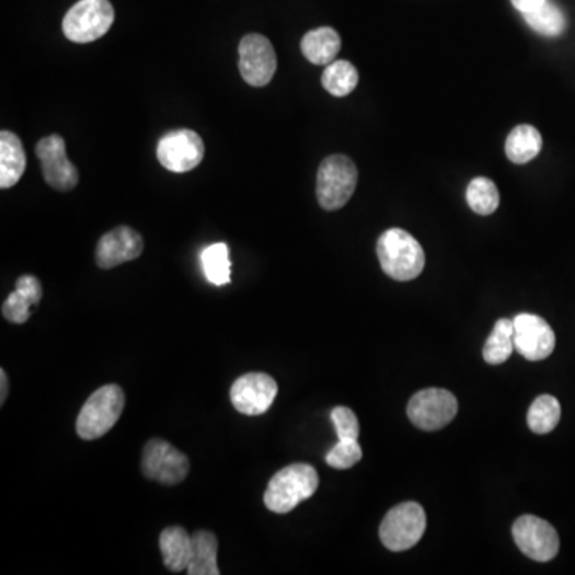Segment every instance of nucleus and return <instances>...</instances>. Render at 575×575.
Segmentation results:
<instances>
[{"mask_svg": "<svg viewBox=\"0 0 575 575\" xmlns=\"http://www.w3.org/2000/svg\"><path fill=\"white\" fill-rule=\"evenodd\" d=\"M319 473L309 463L285 467L268 481L264 504L274 514L285 515L295 510L319 490Z\"/></svg>", "mask_w": 575, "mask_h": 575, "instance_id": "f257e3e1", "label": "nucleus"}, {"mask_svg": "<svg viewBox=\"0 0 575 575\" xmlns=\"http://www.w3.org/2000/svg\"><path fill=\"white\" fill-rule=\"evenodd\" d=\"M378 257L382 271L396 281L419 277L425 267L421 243L403 229H389L379 237Z\"/></svg>", "mask_w": 575, "mask_h": 575, "instance_id": "f03ea898", "label": "nucleus"}, {"mask_svg": "<svg viewBox=\"0 0 575 575\" xmlns=\"http://www.w3.org/2000/svg\"><path fill=\"white\" fill-rule=\"evenodd\" d=\"M125 407V393L115 383L101 387L87 400L77 417L76 430L82 440L104 437L120 419Z\"/></svg>", "mask_w": 575, "mask_h": 575, "instance_id": "7ed1b4c3", "label": "nucleus"}, {"mask_svg": "<svg viewBox=\"0 0 575 575\" xmlns=\"http://www.w3.org/2000/svg\"><path fill=\"white\" fill-rule=\"evenodd\" d=\"M358 170L347 156H330L317 174V198L326 211L343 208L357 189Z\"/></svg>", "mask_w": 575, "mask_h": 575, "instance_id": "20e7f679", "label": "nucleus"}, {"mask_svg": "<svg viewBox=\"0 0 575 575\" xmlns=\"http://www.w3.org/2000/svg\"><path fill=\"white\" fill-rule=\"evenodd\" d=\"M114 19L110 0H79L62 20V33L74 44H90L110 33Z\"/></svg>", "mask_w": 575, "mask_h": 575, "instance_id": "39448f33", "label": "nucleus"}, {"mask_svg": "<svg viewBox=\"0 0 575 575\" xmlns=\"http://www.w3.org/2000/svg\"><path fill=\"white\" fill-rule=\"evenodd\" d=\"M427 528L424 508L417 502L396 505L383 518L379 536L392 552H404L419 543Z\"/></svg>", "mask_w": 575, "mask_h": 575, "instance_id": "423d86ee", "label": "nucleus"}, {"mask_svg": "<svg viewBox=\"0 0 575 575\" xmlns=\"http://www.w3.org/2000/svg\"><path fill=\"white\" fill-rule=\"evenodd\" d=\"M205 157L202 136L194 130L181 128L169 131L157 145V159L163 169L173 173H187L197 169Z\"/></svg>", "mask_w": 575, "mask_h": 575, "instance_id": "0eeeda50", "label": "nucleus"}, {"mask_svg": "<svg viewBox=\"0 0 575 575\" xmlns=\"http://www.w3.org/2000/svg\"><path fill=\"white\" fill-rule=\"evenodd\" d=\"M458 410V400L449 390L425 389L411 399L407 416L417 428L434 432L451 424Z\"/></svg>", "mask_w": 575, "mask_h": 575, "instance_id": "6e6552de", "label": "nucleus"}, {"mask_svg": "<svg viewBox=\"0 0 575 575\" xmlns=\"http://www.w3.org/2000/svg\"><path fill=\"white\" fill-rule=\"evenodd\" d=\"M142 473L157 483L180 484L189 473V459L169 441L153 438L142 449Z\"/></svg>", "mask_w": 575, "mask_h": 575, "instance_id": "1a4fd4ad", "label": "nucleus"}, {"mask_svg": "<svg viewBox=\"0 0 575 575\" xmlns=\"http://www.w3.org/2000/svg\"><path fill=\"white\" fill-rule=\"evenodd\" d=\"M239 69L251 87H266L277 72V55L263 34H249L239 45Z\"/></svg>", "mask_w": 575, "mask_h": 575, "instance_id": "9d476101", "label": "nucleus"}, {"mask_svg": "<svg viewBox=\"0 0 575 575\" xmlns=\"http://www.w3.org/2000/svg\"><path fill=\"white\" fill-rule=\"evenodd\" d=\"M36 153L41 160L45 183L59 192L74 189L79 184V172L66 153L62 136L50 135L37 142Z\"/></svg>", "mask_w": 575, "mask_h": 575, "instance_id": "9b49d317", "label": "nucleus"}, {"mask_svg": "<svg viewBox=\"0 0 575 575\" xmlns=\"http://www.w3.org/2000/svg\"><path fill=\"white\" fill-rule=\"evenodd\" d=\"M514 539L518 549L531 560L547 563L560 552L556 529L545 519L525 515L514 525Z\"/></svg>", "mask_w": 575, "mask_h": 575, "instance_id": "f8f14e48", "label": "nucleus"}, {"mask_svg": "<svg viewBox=\"0 0 575 575\" xmlns=\"http://www.w3.org/2000/svg\"><path fill=\"white\" fill-rule=\"evenodd\" d=\"M278 386L264 372L240 376L230 389V402L245 416H261L277 399Z\"/></svg>", "mask_w": 575, "mask_h": 575, "instance_id": "ddd939ff", "label": "nucleus"}, {"mask_svg": "<svg viewBox=\"0 0 575 575\" xmlns=\"http://www.w3.org/2000/svg\"><path fill=\"white\" fill-rule=\"evenodd\" d=\"M515 350L529 361H542L555 350L556 336L552 326L534 313H519L514 319Z\"/></svg>", "mask_w": 575, "mask_h": 575, "instance_id": "4468645a", "label": "nucleus"}, {"mask_svg": "<svg viewBox=\"0 0 575 575\" xmlns=\"http://www.w3.org/2000/svg\"><path fill=\"white\" fill-rule=\"evenodd\" d=\"M145 250L142 237L128 226H118L97 242L95 256L101 268H114L138 260Z\"/></svg>", "mask_w": 575, "mask_h": 575, "instance_id": "2eb2a0df", "label": "nucleus"}, {"mask_svg": "<svg viewBox=\"0 0 575 575\" xmlns=\"http://www.w3.org/2000/svg\"><path fill=\"white\" fill-rule=\"evenodd\" d=\"M44 291L41 281L34 275H23L16 280V289L5 299L2 315L7 322L23 325L30 320L31 307L41 302Z\"/></svg>", "mask_w": 575, "mask_h": 575, "instance_id": "dca6fc26", "label": "nucleus"}, {"mask_svg": "<svg viewBox=\"0 0 575 575\" xmlns=\"http://www.w3.org/2000/svg\"><path fill=\"white\" fill-rule=\"evenodd\" d=\"M26 163V152L19 136L3 130L0 134V187L10 189L20 183Z\"/></svg>", "mask_w": 575, "mask_h": 575, "instance_id": "f3484780", "label": "nucleus"}, {"mask_svg": "<svg viewBox=\"0 0 575 575\" xmlns=\"http://www.w3.org/2000/svg\"><path fill=\"white\" fill-rule=\"evenodd\" d=\"M159 545L166 570L172 573L187 571L192 557V536L186 529L181 526L163 529Z\"/></svg>", "mask_w": 575, "mask_h": 575, "instance_id": "a211bd4d", "label": "nucleus"}, {"mask_svg": "<svg viewBox=\"0 0 575 575\" xmlns=\"http://www.w3.org/2000/svg\"><path fill=\"white\" fill-rule=\"evenodd\" d=\"M341 37L333 27H319L309 31L301 41V50L307 61L317 66H327L336 61L341 51Z\"/></svg>", "mask_w": 575, "mask_h": 575, "instance_id": "6ab92c4d", "label": "nucleus"}, {"mask_svg": "<svg viewBox=\"0 0 575 575\" xmlns=\"http://www.w3.org/2000/svg\"><path fill=\"white\" fill-rule=\"evenodd\" d=\"M189 575H219L218 539L210 531H197L192 534V557Z\"/></svg>", "mask_w": 575, "mask_h": 575, "instance_id": "aec40b11", "label": "nucleus"}, {"mask_svg": "<svg viewBox=\"0 0 575 575\" xmlns=\"http://www.w3.org/2000/svg\"><path fill=\"white\" fill-rule=\"evenodd\" d=\"M542 146V135L537 128L531 127V125H519L508 135L507 141H505V153L511 162L517 163V165H525L539 156Z\"/></svg>", "mask_w": 575, "mask_h": 575, "instance_id": "412c9836", "label": "nucleus"}, {"mask_svg": "<svg viewBox=\"0 0 575 575\" xmlns=\"http://www.w3.org/2000/svg\"><path fill=\"white\" fill-rule=\"evenodd\" d=\"M515 350L514 320L501 319L494 325L493 333L487 337L483 348V358L486 364L501 365L510 358Z\"/></svg>", "mask_w": 575, "mask_h": 575, "instance_id": "4be33fe9", "label": "nucleus"}, {"mask_svg": "<svg viewBox=\"0 0 575 575\" xmlns=\"http://www.w3.org/2000/svg\"><path fill=\"white\" fill-rule=\"evenodd\" d=\"M358 71L352 62L336 59L326 66L322 76V85L330 95L343 97L350 95L358 85Z\"/></svg>", "mask_w": 575, "mask_h": 575, "instance_id": "5701e85b", "label": "nucleus"}, {"mask_svg": "<svg viewBox=\"0 0 575 575\" xmlns=\"http://www.w3.org/2000/svg\"><path fill=\"white\" fill-rule=\"evenodd\" d=\"M522 16H525L528 26L540 36L557 37L566 31L567 21L563 10L549 0Z\"/></svg>", "mask_w": 575, "mask_h": 575, "instance_id": "b1692460", "label": "nucleus"}, {"mask_svg": "<svg viewBox=\"0 0 575 575\" xmlns=\"http://www.w3.org/2000/svg\"><path fill=\"white\" fill-rule=\"evenodd\" d=\"M202 267L205 277L216 287H225L230 284V263L229 246L226 243H215L202 251Z\"/></svg>", "mask_w": 575, "mask_h": 575, "instance_id": "393cba45", "label": "nucleus"}, {"mask_svg": "<svg viewBox=\"0 0 575 575\" xmlns=\"http://www.w3.org/2000/svg\"><path fill=\"white\" fill-rule=\"evenodd\" d=\"M561 419L560 402L552 395H540L528 411V425L534 434L545 435L555 430Z\"/></svg>", "mask_w": 575, "mask_h": 575, "instance_id": "a878e982", "label": "nucleus"}, {"mask_svg": "<svg viewBox=\"0 0 575 575\" xmlns=\"http://www.w3.org/2000/svg\"><path fill=\"white\" fill-rule=\"evenodd\" d=\"M467 204L476 215H493L501 204V195L493 181L487 177H475L467 187Z\"/></svg>", "mask_w": 575, "mask_h": 575, "instance_id": "bb28decb", "label": "nucleus"}, {"mask_svg": "<svg viewBox=\"0 0 575 575\" xmlns=\"http://www.w3.org/2000/svg\"><path fill=\"white\" fill-rule=\"evenodd\" d=\"M364 458L358 440H340L326 455V463L333 469L345 470L357 465Z\"/></svg>", "mask_w": 575, "mask_h": 575, "instance_id": "cd10ccee", "label": "nucleus"}, {"mask_svg": "<svg viewBox=\"0 0 575 575\" xmlns=\"http://www.w3.org/2000/svg\"><path fill=\"white\" fill-rule=\"evenodd\" d=\"M331 421H333L340 440H358L360 437V422L350 407H334L331 411Z\"/></svg>", "mask_w": 575, "mask_h": 575, "instance_id": "c85d7f7f", "label": "nucleus"}, {"mask_svg": "<svg viewBox=\"0 0 575 575\" xmlns=\"http://www.w3.org/2000/svg\"><path fill=\"white\" fill-rule=\"evenodd\" d=\"M547 0H511L515 9H517L518 12H521L522 15H525V13L532 12V10H536L537 7H540Z\"/></svg>", "mask_w": 575, "mask_h": 575, "instance_id": "c756f323", "label": "nucleus"}, {"mask_svg": "<svg viewBox=\"0 0 575 575\" xmlns=\"http://www.w3.org/2000/svg\"><path fill=\"white\" fill-rule=\"evenodd\" d=\"M0 382H2V390H0V404L5 403L9 396V378H7L5 369H0Z\"/></svg>", "mask_w": 575, "mask_h": 575, "instance_id": "7c9ffc66", "label": "nucleus"}]
</instances>
